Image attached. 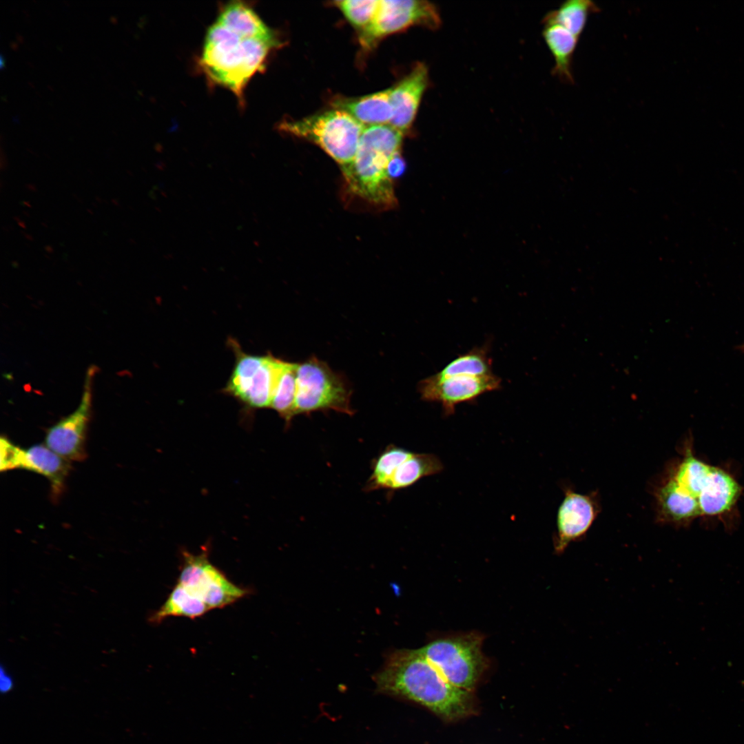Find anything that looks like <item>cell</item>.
<instances>
[{"label": "cell", "mask_w": 744, "mask_h": 744, "mask_svg": "<svg viewBox=\"0 0 744 744\" xmlns=\"http://www.w3.org/2000/svg\"><path fill=\"white\" fill-rule=\"evenodd\" d=\"M489 347L484 344L474 347L448 362L435 374L437 379L454 376H484L493 374L492 360L488 355Z\"/></svg>", "instance_id": "ffe728a7"}, {"label": "cell", "mask_w": 744, "mask_h": 744, "mask_svg": "<svg viewBox=\"0 0 744 744\" xmlns=\"http://www.w3.org/2000/svg\"><path fill=\"white\" fill-rule=\"evenodd\" d=\"M482 641L473 632L438 639L418 650L451 685L473 692L488 668Z\"/></svg>", "instance_id": "5b68a950"}, {"label": "cell", "mask_w": 744, "mask_h": 744, "mask_svg": "<svg viewBox=\"0 0 744 744\" xmlns=\"http://www.w3.org/2000/svg\"><path fill=\"white\" fill-rule=\"evenodd\" d=\"M19 468L32 471L47 478L53 497L61 495L71 466L70 461L50 449L46 445L36 444L22 451Z\"/></svg>", "instance_id": "2e32d148"}, {"label": "cell", "mask_w": 744, "mask_h": 744, "mask_svg": "<svg viewBox=\"0 0 744 744\" xmlns=\"http://www.w3.org/2000/svg\"><path fill=\"white\" fill-rule=\"evenodd\" d=\"M94 365L87 370L80 404L71 414L61 419L46 433L45 445L68 461H83L87 457L85 442L92 413Z\"/></svg>", "instance_id": "30bf717a"}, {"label": "cell", "mask_w": 744, "mask_h": 744, "mask_svg": "<svg viewBox=\"0 0 744 744\" xmlns=\"http://www.w3.org/2000/svg\"><path fill=\"white\" fill-rule=\"evenodd\" d=\"M412 451L393 445H388L371 462V474L365 484L364 491L384 490L397 466Z\"/></svg>", "instance_id": "603a6c76"}, {"label": "cell", "mask_w": 744, "mask_h": 744, "mask_svg": "<svg viewBox=\"0 0 744 744\" xmlns=\"http://www.w3.org/2000/svg\"><path fill=\"white\" fill-rule=\"evenodd\" d=\"M351 393L347 380L316 357L298 363L295 416L328 410L352 415Z\"/></svg>", "instance_id": "52a82bcc"}, {"label": "cell", "mask_w": 744, "mask_h": 744, "mask_svg": "<svg viewBox=\"0 0 744 744\" xmlns=\"http://www.w3.org/2000/svg\"><path fill=\"white\" fill-rule=\"evenodd\" d=\"M23 449L5 436L0 439V470L7 471L19 468Z\"/></svg>", "instance_id": "d4e9b609"}, {"label": "cell", "mask_w": 744, "mask_h": 744, "mask_svg": "<svg viewBox=\"0 0 744 744\" xmlns=\"http://www.w3.org/2000/svg\"><path fill=\"white\" fill-rule=\"evenodd\" d=\"M205 548L194 555L183 552V564L177 583L204 602L211 610L234 603L249 594L247 589L232 583L208 558Z\"/></svg>", "instance_id": "ba28073f"}, {"label": "cell", "mask_w": 744, "mask_h": 744, "mask_svg": "<svg viewBox=\"0 0 744 744\" xmlns=\"http://www.w3.org/2000/svg\"><path fill=\"white\" fill-rule=\"evenodd\" d=\"M544 24L543 37L555 61L552 72L561 81L572 84V61L579 39L559 24Z\"/></svg>", "instance_id": "e0dca14e"}, {"label": "cell", "mask_w": 744, "mask_h": 744, "mask_svg": "<svg viewBox=\"0 0 744 744\" xmlns=\"http://www.w3.org/2000/svg\"><path fill=\"white\" fill-rule=\"evenodd\" d=\"M741 491V486L731 474L705 463L694 488L701 515L714 517L730 512Z\"/></svg>", "instance_id": "7c38bea8"}, {"label": "cell", "mask_w": 744, "mask_h": 744, "mask_svg": "<svg viewBox=\"0 0 744 744\" xmlns=\"http://www.w3.org/2000/svg\"><path fill=\"white\" fill-rule=\"evenodd\" d=\"M378 692L427 708L446 721L474 714L473 692L451 685L417 650H397L373 676Z\"/></svg>", "instance_id": "7a4b0ae2"}, {"label": "cell", "mask_w": 744, "mask_h": 744, "mask_svg": "<svg viewBox=\"0 0 744 744\" xmlns=\"http://www.w3.org/2000/svg\"><path fill=\"white\" fill-rule=\"evenodd\" d=\"M227 343L234 354L235 363L222 392L249 409L270 408L285 360L271 353L264 355L249 354L233 338H229Z\"/></svg>", "instance_id": "8992f818"}, {"label": "cell", "mask_w": 744, "mask_h": 744, "mask_svg": "<svg viewBox=\"0 0 744 744\" xmlns=\"http://www.w3.org/2000/svg\"><path fill=\"white\" fill-rule=\"evenodd\" d=\"M406 169V163L404 160L401 156L400 152L397 153L391 159L388 166V173L390 177L393 179L400 176Z\"/></svg>", "instance_id": "484cf974"}, {"label": "cell", "mask_w": 744, "mask_h": 744, "mask_svg": "<svg viewBox=\"0 0 744 744\" xmlns=\"http://www.w3.org/2000/svg\"><path fill=\"white\" fill-rule=\"evenodd\" d=\"M428 82L427 66L418 62L406 76L391 87L393 116L390 125L404 134L410 130Z\"/></svg>", "instance_id": "5bb4252c"}, {"label": "cell", "mask_w": 744, "mask_h": 744, "mask_svg": "<svg viewBox=\"0 0 744 744\" xmlns=\"http://www.w3.org/2000/svg\"><path fill=\"white\" fill-rule=\"evenodd\" d=\"M738 349L744 352V343L738 347Z\"/></svg>", "instance_id": "83f0119b"}, {"label": "cell", "mask_w": 744, "mask_h": 744, "mask_svg": "<svg viewBox=\"0 0 744 744\" xmlns=\"http://www.w3.org/2000/svg\"><path fill=\"white\" fill-rule=\"evenodd\" d=\"M1 690L2 692H8L13 686L11 676L6 672L3 665L1 666Z\"/></svg>", "instance_id": "4316f807"}, {"label": "cell", "mask_w": 744, "mask_h": 744, "mask_svg": "<svg viewBox=\"0 0 744 744\" xmlns=\"http://www.w3.org/2000/svg\"><path fill=\"white\" fill-rule=\"evenodd\" d=\"M598 513L595 496L566 489L557 514L555 551L562 553L571 542L583 537Z\"/></svg>", "instance_id": "4fadbf2b"}, {"label": "cell", "mask_w": 744, "mask_h": 744, "mask_svg": "<svg viewBox=\"0 0 744 744\" xmlns=\"http://www.w3.org/2000/svg\"><path fill=\"white\" fill-rule=\"evenodd\" d=\"M366 127L344 111L333 109L299 120L280 123L281 131L318 145L347 172Z\"/></svg>", "instance_id": "277c9868"}, {"label": "cell", "mask_w": 744, "mask_h": 744, "mask_svg": "<svg viewBox=\"0 0 744 744\" xmlns=\"http://www.w3.org/2000/svg\"><path fill=\"white\" fill-rule=\"evenodd\" d=\"M501 383V378L494 373L444 379L431 375L419 382L418 390L424 401L440 404L444 415L449 416L457 405L473 402L482 395L499 389Z\"/></svg>", "instance_id": "8fae6325"}, {"label": "cell", "mask_w": 744, "mask_h": 744, "mask_svg": "<svg viewBox=\"0 0 744 744\" xmlns=\"http://www.w3.org/2000/svg\"><path fill=\"white\" fill-rule=\"evenodd\" d=\"M404 136L389 124L364 128L353 161L343 174L351 192L380 207L396 205L388 166L400 152Z\"/></svg>", "instance_id": "3957f363"}, {"label": "cell", "mask_w": 744, "mask_h": 744, "mask_svg": "<svg viewBox=\"0 0 744 744\" xmlns=\"http://www.w3.org/2000/svg\"><path fill=\"white\" fill-rule=\"evenodd\" d=\"M599 11L600 8L592 1L568 0L549 12L544 17V23L559 24L579 39L589 16Z\"/></svg>", "instance_id": "44dd1931"}, {"label": "cell", "mask_w": 744, "mask_h": 744, "mask_svg": "<svg viewBox=\"0 0 744 744\" xmlns=\"http://www.w3.org/2000/svg\"><path fill=\"white\" fill-rule=\"evenodd\" d=\"M298 363L284 362L270 408L275 410L289 426L295 416Z\"/></svg>", "instance_id": "7402d4cb"}, {"label": "cell", "mask_w": 744, "mask_h": 744, "mask_svg": "<svg viewBox=\"0 0 744 744\" xmlns=\"http://www.w3.org/2000/svg\"><path fill=\"white\" fill-rule=\"evenodd\" d=\"M391 88L358 97H337L331 102L334 109L346 112L365 127L389 124L393 110Z\"/></svg>", "instance_id": "9a60e30c"}, {"label": "cell", "mask_w": 744, "mask_h": 744, "mask_svg": "<svg viewBox=\"0 0 744 744\" xmlns=\"http://www.w3.org/2000/svg\"><path fill=\"white\" fill-rule=\"evenodd\" d=\"M444 470L441 459L433 453L411 452L396 468L384 490H400L408 488L424 477Z\"/></svg>", "instance_id": "ac0fdd59"}, {"label": "cell", "mask_w": 744, "mask_h": 744, "mask_svg": "<svg viewBox=\"0 0 744 744\" xmlns=\"http://www.w3.org/2000/svg\"><path fill=\"white\" fill-rule=\"evenodd\" d=\"M440 12L433 3L420 0H381L370 24L359 32V41L370 49L382 38L413 25L437 29L441 25Z\"/></svg>", "instance_id": "9c48e42d"}, {"label": "cell", "mask_w": 744, "mask_h": 744, "mask_svg": "<svg viewBox=\"0 0 744 744\" xmlns=\"http://www.w3.org/2000/svg\"><path fill=\"white\" fill-rule=\"evenodd\" d=\"M281 45L271 28L253 30L215 19L205 35L198 65L210 83L231 92L243 107L248 83L264 71L270 54Z\"/></svg>", "instance_id": "6da1fadb"}, {"label": "cell", "mask_w": 744, "mask_h": 744, "mask_svg": "<svg viewBox=\"0 0 744 744\" xmlns=\"http://www.w3.org/2000/svg\"><path fill=\"white\" fill-rule=\"evenodd\" d=\"M378 0H343L334 1L348 21L359 32L366 28L377 11Z\"/></svg>", "instance_id": "cb8c5ba5"}, {"label": "cell", "mask_w": 744, "mask_h": 744, "mask_svg": "<svg viewBox=\"0 0 744 744\" xmlns=\"http://www.w3.org/2000/svg\"><path fill=\"white\" fill-rule=\"evenodd\" d=\"M210 609L185 588L177 583L165 603L149 617V622L158 624L169 617L194 619L205 614Z\"/></svg>", "instance_id": "d6986e66"}]
</instances>
